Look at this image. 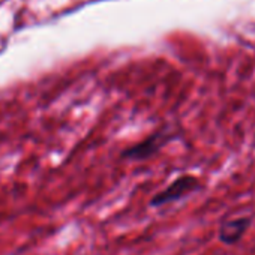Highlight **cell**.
Instances as JSON below:
<instances>
[{
    "label": "cell",
    "mask_w": 255,
    "mask_h": 255,
    "mask_svg": "<svg viewBox=\"0 0 255 255\" xmlns=\"http://www.w3.org/2000/svg\"><path fill=\"white\" fill-rule=\"evenodd\" d=\"M200 186H201L200 180L195 176H191V174L180 176L174 182H171L165 189L155 194L152 197V200L149 201V206L153 209H159L167 204L180 201V200L186 198L188 195L197 192L200 189Z\"/></svg>",
    "instance_id": "6da1fadb"
},
{
    "label": "cell",
    "mask_w": 255,
    "mask_h": 255,
    "mask_svg": "<svg viewBox=\"0 0 255 255\" xmlns=\"http://www.w3.org/2000/svg\"><path fill=\"white\" fill-rule=\"evenodd\" d=\"M251 216H242V218H234V219H228L224 221L219 225L218 230V239L222 245L225 246H234L237 245L245 233L248 231V228L251 227Z\"/></svg>",
    "instance_id": "7a4b0ae2"
},
{
    "label": "cell",
    "mask_w": 255,
    "mask_h": 255,
    "mask_svg": "<svg viewBox=\"0 0 255 255\" xmlns=\"http://www.w3.org/2000/svg\"><path fill=\"white\" fill-rule=\"evenodd\" d=\"M167 134L164 132H156L155 135L146 138L144 141L129 147L128 150H125L122 153L123 158L126 159H134V161H144L149 159L150 156H153L165 143H167Z\"/></svg>",
    "instance_id": "3957f363"
}]
</instances>
